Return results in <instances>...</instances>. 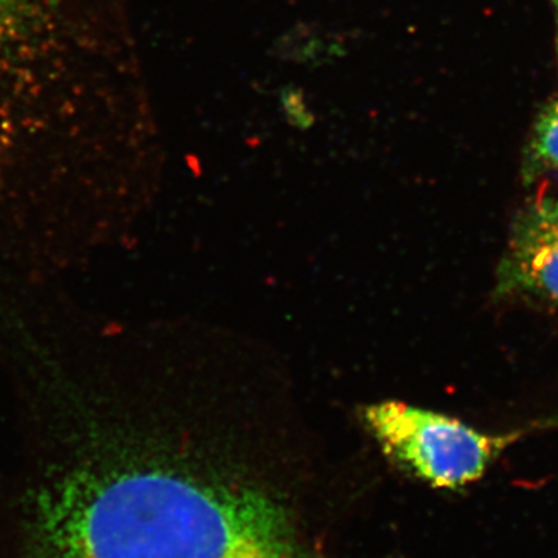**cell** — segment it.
Masks as SVG:
<instances>
[{"label": "cell", "instance_id": "6da1fadb", "mask_svg": "<svg viewBox=\"0 0 558 558\" xmlns=\"http://www.w3.org/2000/svg\"><path fill=\"white\" fill-rule=\"evenodd\" d=\"M10 558H312L259 488L183 461L153 384L86 341L21 360Z\"/></svg>", "mask_w": 558, "mask_h": 558}, {"label": "cell", "instance_id": "7a4b0ae2", "mask_svg": "<svg viewBox=\"0 0 558 558\" xmlns=\"http://www.w3.org/2000/svg\"><path fill=\"white\" fill-rule=\"evenodd\" d=\"M120 0H0V258L89 259L128 202Z\"/></svg>", "mask_w": 558, "mask_h": 558}, {"label": "cell", "instance_id": "3957f363", "mask_svg": "<svg viewBox=\"0 0 558 558\" xmlns=\"http://www.w3.org/2000/svg\"><path fill=\"white\" fill-rule=\"evenodd\" d=\"M363 424L388 458L418 480L458 490L476 483L524 432L486 433L459 418L388 400L362 410Z\"/></svg>", "mask_w": 558, "mask_h": 558}, {"label": "cell", "instance_id": "277c9868", "mask_svg": "<svg viewBox=\"0 0 558 558\" xmlns=\"http://www.w3.org/2000/svg\"><path fill=\"white\" fill-rule=\"evenodd\" d=\"M497 292L558 304V196L521 213L498 267Z\"/></svg>", "mask_w": 558, "mask_h": 558}, {"label": "cell", "instance_id": "5b68a950", "mask_svg": "<svg viewBox=\"0 0 558 558\" xmlns=\"http://www.w3.org/2000/svg\"><path fill=\"white\" fill-rule=\"evenodd\" d=\"M347 51L343 38L311 24L290 28L274 46L275 57L310 68L339 60Z\"/></svg>", "mask_w": 558, "mask_h": 558}, {"label": "cell", "instance_id": "8992f818", "mask_svg": "<svg viewBox=\"0 0 558 558\" xmlns=\"http://www.w3.org/2000/svg\"><path fill=\"white\" fill-rule=\"evenodd\" d=\"M531 163L539 170H558V100L543 110L535 123Z\"/></svg>", "mask_w": 558, "mask_h": 558}, {"label": "cell", "instance_id": "52a82bcc", "mask_svg": "<svg viewBox=\"0 0 558 558\" xmlns=\"http://www.w3.org/2000/svg\"><path fill=\"white\" fill-rule=\"evenodd\" d=\"M279 106L284 119L295 130L307 131L315 124L314 112L311 110L306 94L301 87L284 86L279 90Z\"/></svg>", "mask_w": 558, "mask_h": 558}, {"label": "cell", "instance_id": "ba28073f", "mask_svg": "<svg viewBox=\"0 0 558 558\" xmlns=\"http://www.w3.org/2000/svg\"><path fill=\"white\" fill-rule=\"evenodd\" d=\"M550 5H553L554 17H556V27H557V57H558V0H550Z\"/></svg>", "mask_w": 558, "mask_h": 558}, {"label": "cell", "instance_id": "9c48e42d", "mask_svg": "<svg viewBox=\"0 0 558 558\" xmlns=\"http://www.w3.org/2000/svg\"><path fill=\"white\" fill-rule=\"evenodd\" d=\"M557 421H558V418H557ZM553 422H554V421H553Z\"/></svg>", "mask_w": 558, "mask_h": 558}]
</instances>
